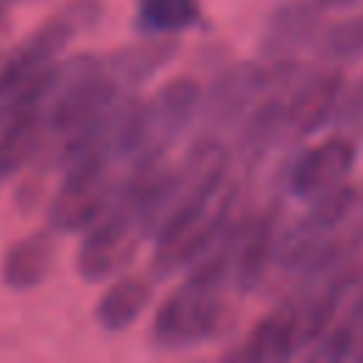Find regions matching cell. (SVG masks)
<instances>
[{"label": "cell", "instance_id": "d6986e66", "mask_svg": "<svg viewBox=\"0 0 363 363\" xmlns=\"http://www.w3.org/2000/svg\"><path fill=\"white\" fill-rule=\"evenodd\" d=\"M360 207H363V204H360Z\"/></svg>", "mask_w": 363, "mask_h": 363}, {"label": "cell", "instance_id": "52a82bcc", "mask_svg": "<svg viewBox=\"0 0 363 363\" xmlns=\"http://www.w3.org/2000/svg\"><path fill=\"white\" fill-rule=\"evenodd\" d=\"M323 3L320 0H289L278 6L258 40L261 62H295L298 54L315 45L323 28Z\"/></svg>", "mask_w": 363, "mask_h": 363}, {"label": "cell", "instance_id": "4fadbf2b", "mask_svg": "<svg viewBox=\"0 0 363 363\" xmlns=\"http://www.w3.org/2000/svg\"><path fill=\"white\" fill-rule=\"evenodd\" d=\"M153 298V278L122 275L96 301V320L108 332H125L133 326Z\"/></svg>", "mask_w": 363, "mask_h": 363}, {"label": "cell", "instance_id": "e0dca14e", "mask_svg": "<svg viewBox=\"0 0 363 363\" xmlns=\"http://www.w3.org/2000/svg\"><path fill=\"white\" fill-rule=\"evenodd\" d=\"M326 9H349V6H354V3H360V0H320Z\"/></svg>", "mask_w": 363, "mask_h": 363}, {"label": "cell", "instance_id": "2e32d148", "mask_svg": "<svg viewBox=\"0 0 363 363\" xmlns=\"http://www.w3.org/2000/svg\"><path fill=\"white\" fill-rule=\"evenodd\" d=\"M332 125L337 133H343L349 139L363 136V77H357L352 85L343 88L340 102L332 116Z\"/></svg>", "mask_w": 363, "mask_h": 363}, {"label": "cell", "instance_id": "9a60e30c", "mask_svg": "<svg viewBox=\"0 0 363 363\" xmlns=\"http://www.w3.org/2000/svg\"><path fill=\"white\" fill-rule=\"evenodd\" d=\"M315 54L320 65H352L363 60V11L349 14L332 26H323L315 40Z\"/></svg>", "mask_w": 363, "mask_h": 363}, {"label": "cell", "instance_id": "277c9868", "mask_svg": "<svg viewBox=\"0 0 363 363\" xmlns=\"http://www.w3.org/2000/svg\"><path fill=\"white\" fill-rule=\"evenodd\" d=\"M145 233L133 216V210L116 196V201L85 230L79 252H77V272L82 281L96 284L111 278L113 272L125 269L136 255Z\"/></svg>", "mask_w": 363, "mask_h": 363}, {"label": "cell", "instance_id": "ba28073f", "mask_svg": "<svg viewBox=\"0 0 363 363\" xmlns=\"http://www.w3.org/2000/svg\"><path fill=\"white\" fill-rule=\"evenodd\" d=\"M343 88H346L343 71L335 65H326L315 74H303L286 94L289 136L303 139V136L320 130L323 125H332V116H335Z\"/></svg>", "mask_w": 363, "mask_h": 363}, {"label": "cell", "instance_id": "7a4b0ae2", "mask_svg": "<svg viewBox=\"0 0 363 363\" xmlns=\"http://www.w3.org/2000/svg\"><path fill=\"white\" fill-rule=\"evenodd\" d=\"M99 17H102L99 0H71L54 17H48L34 34H28L17 45V51L0 65V102L11 96L17 88H23L28 79H34L43 68L57 62V57L71 43V37L85 28H94Z\"/></svg>", "mask_w": 363, "mask_h": 363}, {"label": "cell", "instance_id": "9c48e42d", "mask_svg": "<svg viewBox=\"0 0 363 363\" xmlns=\"http://www.w3.org/2000/svg\"><path fill=\"white\" fill-rule=\"evenodd\" d=\"M286 91H269L241 122L238 142H235V156L241 159L244 167H255L267 159V153L289 136V122H286Z\"/></svg>", "mask_w": 363, "mask_h": 363}, {"label": "cell", "instance_id": "8992f818", "mask_svg": "<svg viewBox=\"0 0 363 363\" xmlns=\"http://www.w3.org/2000/svg\"><path fill=\"white\" fill-rule=\"evenodd\" d=\"M281 216H284L281 201H269L264 210L244 216L235 244V261H233V286L238 295L255 292L269 275V267H275L278 238L284 230Z\"/></svg>", "mask_w": 363, "mask_h": 363}, {"label": "cell", "instance_id": "3957f363", "mask_svg": "<svg viewBox=\"0 0 363 363\" xmlns=\"http://www.w3.org/2000/svg\"><path fill=\"white\" fill-rule=\"evenodd\" d=\"M357 196H360L357 187L346 182L329 190L326 196L309 201L306 213L281 230L275 267L286 275L303 272L323 252V247H329L337 238V233L346 227L352 210L357 207Z\"/></svg>", "mask_w": 363, "mask_h": 363}, {"label": "cell", "instance_id": "5bb4252c", "mask_svg": "<svg viewBox=\"0 0 363 363\" xmlns=\"http://www.w3.org/2000/svg\"><path fill=\"white\" fill-rule=\"evenodd\" d=\"M201 23L199 0H136V28L145 37H167Z\"/></svg>", "mask_w": 363, "mask_h": 363}, {"label": "cell", "instance_id": "ac0fdd59", "mask_svg": "<svg viewBox=\"0 0 363 363\" xmlns=\"http://www.w3.org/2000/svg\"><path fill=\"white\" fill-rule=\"evenodd\" d=\"M14 3H17V0H0V17H3V14H6V11L14 6Z\"/></svg>", "mask_w": 363, "mask_h": 363}, {"label": "cell", "instance_id": "6da1fadb", "mask_svg": "<svg viewBox=\"0 0 363 363\" xmlns=\"http://www.w3.org/2000/svg\"><path fill=\"white\" fill-rule=\"evenodd\" d=\"M244 216H235L227 235L190 267L187 278L159 303L150 320V346L159 352H184L193 349L227 326V301L224 286L233 278L235 244Z\"/></svg>", "mask_w": 363, "mask_h": 363}, {"label": "cell", "instance_id": "7c38bea8", "mask_svg": "<svg viewBox=\"0 0 363 363\" xmlns=\"http://www.w3.org/2000/svg\"><path fill=\"white\" fill-rule=\"evenodd\" d=\"M57 258V244H54V230H40L31 233L20 241H14L6 255H3V281L11 289H31L40 286L48 272L54 269Z\"/></svg>", "mask_w": 363, "mask_h": 363}, {"label": "cell", "instance_id": "8fae6325", "mask_svg": "<svg viewBox=\"0 0 363 363\" xmlns=\"http://www.w3.org/2000/svg\"><path fill=\"white\" fill-rule=\"evenodd\" d=\"M179 54V37L167 34V37H147L145 43H133L119 48L116 54L105 57V65L111 71V77L125 88L133 91L142 82H147L150 77H156L173 57Z\"/></svg>", "mask_w": 363, "mask_h": 363}, {"label": "cell", "instance_id": "30bf717a", "mask_svg": "<svg viewBox=\"0 0 363 363\" xmlns=\"http://www.w3.org/2000/svg\"><path fill=\"white\" fill-rule=\"evenodd\" d=\"M298 354L295 343V323L286 303L275 306L269 315H264L241 340V346L227 352V360H244V363H284Z\"/></svg>", "mask_w": 363, "mask_h": 363}, {"label": "cell", "instance_id": "5b68a950", "mask_svg": "<svg viewBox=\"0 0 363 363\" xmlns=\"http://www.w3.org/2000/svg\"><path fill=\"white\" fill-rule=\"evenodd\" d=\"M357 159L354 139L337 133L295 156L286 170V193L298 201H315L329 190L346 184Z\"/></svg>", "mask_w": 363, "mask_h": 363}]
</instances>
